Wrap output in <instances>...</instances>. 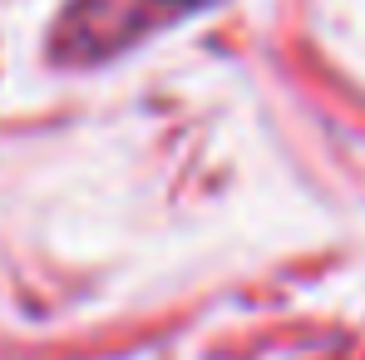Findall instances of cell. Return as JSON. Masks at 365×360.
I'll use <instances>...</instances> for the list:
<instances>
[{
    "label": "cell",
    "mask_w": 365,
    "mask_h": 360,
    "mask_svg": "<svg viewBox=\"0 0 365 360\" xmlns=\"http://www.w3.org/2000/svg\"><path fill=\"white\" fill-rule=\"evenodd\" d=\"M212 0H74L55 25V60L94 64L114 50L133 45L153 25H168L187 10H202Z\"/></svg>",
    "instance_id": "6da1fadb"
}]
</instances>
